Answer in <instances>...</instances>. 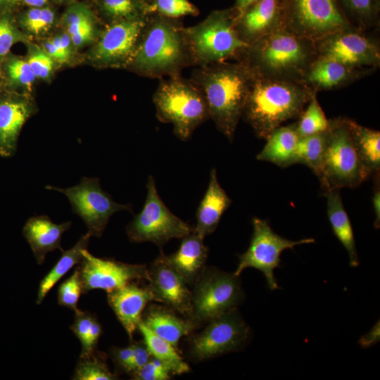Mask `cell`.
I'll list each match as a JSON object with an SVG mask.
<instances>
[{
  "label": "cell",
  "mask_w": 380,
  "mask_h": 380,
  "mask_svg": "<svg viewBox=\"0 0 380 380\" xmlns=\"http://www.w3.org/2000/svg\"><path fill=\"white\" fill-rule=\"evenodd\" d=\"M48 0H18V2L31 8L44 7Z\"/></svg>",
  "instance_id": "53"
},
{
  "label": "cell",
  "mask_w": 380,
  "mask_h": 380,
  "mask_svg": "<svg viewBox=\"0 0 380 380\" xmlns=\"http://www.w3.org/2000/svg\"><path fill=\"white\" fill-rule=\"evenodd\" d=\"M236 27L247 44L284 27L282 0L258 1L238 17Z\"/></svg>",
  "instance_id": "18"
},
{
  "label": "cell",
  "mask_w": 380,
  "mask_h": 380,
  "mask_svg": "<svg viewBox=\"0 0 380 380\" xmlns=\"http://www.w3.org/2000/svg\"><path fill=\"white\" fill-rule=\"evenodd\" d=\"M250 328L236 309L211 321L191 341V354L203 360L241 349L248 341Z\"/></svg>",
  "instance_id": "14"
},
{
  "label": "cell",
  "mask_w": 380,
  "mask_h": 380,
  "mask_svg": "<svg viewBox=\"0 0 380 380\" xmlns=\"http://www.w3.org/2000/svg\"><path fill=\"white\" fill-rule=\"evenodd\" d=\"M82 255L77 268L83 293L95 289L105 290L108 293L134 280L148 281V270L144 265L128 264L97 258L87 249L82 251Z\"/></svg>",
  "instance_id": "15"
},
{
  "label": "cell",
  "mask_w": 380,
  "mask_h": 380,
  "mask_svg": "<svg viewBox=\"0 0 380 380\" xmlns=\"http://www.w3.org/2000/svg\"><path fill=\"white\" fill-rule=\"evenodd\" d=\"M326 131L300 137L293 157V164L300 163L306 165L317 177L320 175L323 162Z\"/></svg>",
  "instance_id": "32"
},
{
  "label": "cell",
  "mask_w": 380,
  "mask_h": 380,
  "mask_svg": "<svg viewBox=\"0 0 380 380\" xmlns=\"http://www.w3.org/2000/svg\"><path fill=\"white\" fill-rule=\"evenodd\" d=\"M148 17L110 23L94 49V60L103 65H127Z\"/></svg>",
  "instance_id": "16"
},
{
  "label": "cell",
  "mask_w": 380,
  "mask_h": 380,
  "mask_svg": "<svg viewBox=\"0 0 380 380\" xmlns=\"http://www.w3.org/2000/svg\"><path fill=\"white\" fill-rule=\"evenodd\" d=\"M46 189L63 194L69 200L72 211L84 221L91 236L100 237L113 214L120 210L132 211L130 204L115 202L101 186L99 179L82 177L80 182L68 188L47 185Z\"/></svg>",
  "instance_id": "12"
},
{
  "label": "cell",
  "mask_w": 380,
  "mask_h": 380,
  "mask_svg": "<svg viewBox=\"0 0 380 380\" xmlns=\"http://www.w3.org/2000/svg\"><path fill=\"white\" fill-rule=\"evenodd\" d=\"M315 94L301 81L254 75L241 118L258 138L266 139L284 122L298 119Z\"/></svg>",
  "instance_id": "3"
},
{
  "label": "cell",
  "mask_w": 380,
  "mask_h": 380,
  "mask_svg": "<svg viewBox=\"0 0 380 380\" xmlns=\"http://www.w3.org/2000/svg\"><path fill=\"white\" fill-rule=\"evenodd\" d=\"M156 300L150 287L139 286L132 281L110 292L108 302L130 339L141 321L146 305Z\"/></svg>",
  "instance_id": "19"
},
{
  "label": "cell",
  "mask_w": 380,
  "mask_h": 380,
  "mask_svg": "<svg viewBox=\"0 0 380 380\" xmlns=\"http://www.w3.org/2000/svg\"><path fill=\"white\" fill-rule=\"evenodd\" d=\"M132 347V355L128 372L130 374H133L142 367L151 356L144 341L133 343Z\"/></svg>",
  "instance_id": "45"
},
{
  "label": "cell",
  "mask_w": 380,
  "mask_h": 380,
  "mask_svg": "<svg viewBox=\"0 0 380 380\" xmlns=\"http://www.w3.org/2000/svg\"><path fill=\"white\" fill-rule=\"evenodd\" d=\"M370 177L353 139L348 118L329 120L319 176L323 194L342 188H355Z\"/></svg>",
  "instance_id": "7"
},
{
  "label": "cell",
  "mask_w": 380,
  "mask_h": 380,
  "mask_svg": "<svg viewBox=\"0 0 380 380\" xmlns=\"http://www.w3.org/2000/svg\"><path fill=\"white\" fill-rule=\"evenodd\" d=\"M253 234L248 249L239 255L237 267L234 272L239 276L246 268L253 267L262 272L271 290L279 288L274 270L280 266L281 254L296 246L315 242L312 238L293 241L286 239L271 228L266 220L253 217Z\"/></svg>",
  "instance_id": "11"
},
{
  "label": "cell",
  "mask_w": 380,
  "mask_h": 380,
  "mask_svg": "<svg viewBox=\"0 0 380 380\" xmlns=\"http://www.w3.org/2000/svg\"><path fill=\"white\" fill-rule=\"evenodd\" d=\"M82 293L80 272L77 267L73 273L63 281L58 289V304L74 312L78 309L77 303Z\"/></svg>",
  "instance_id": "37"
},
{
  "label": "cell",
  "mask_w": 380,
  "mask_h": 380,
  "mask_svg": "<svg viewBox=\"0 0 380 380\" xmlns=\"http://www.w3.org/2000/svg\"><path fill=\"white\" fill-rule=\"evenodd\" d=\"M153 13L167 18L178 19L186 15H197L198 9L189 0H152Z\"/></svg>",
  "instance_id": "36"
},
{
  "label": "cell",
  "mask_w": 380,
  "mask_h": 380,
  "mask_svg": "<svg viewBox=\"0 0 380 380\" xmlns=\"http://www.w3.org/2000/svg\"><path fill=\"white\" fill-rule=\"evenodd\" d=\"M36 78H47L53 68V59L44 51H36L27 59Z\"/></svg>",
  "instance_id": "42"
},
{
  "label": "cell",
  "mask_w": 380,
  "mask_h": 380,
  "mask_svg": "<svg viewBox=\"0 0 380 380\" xmlns=\"http://www.w3.org/2000/svg\"><path fill=\"white\" fill-rule=\"evenodd\" d=\"M94 35V20H89L80 27L70 36L72 45L75 47H80L91 41Z\"/></svg>",
  "instance_id": "47"
},
{
  "label": "cell",
  "mask_w": 380,
  "mask_h": 380,
  "mask_svg": "<svg viewBox=\"0 0 380 380\" xmlns=\"http://www.w3.org/2000/svg\"><path fill=\"white\" fill-rule=\"evenodd\" d=\"M185 27L178 19L151 14L127 65L149 78L181 75L194 65Z\"/></svg>",
  "instance_id": "2"
},
{
  "label": "cell",
  "mask_w": 380,
  "mask_h": 380,
  "mask_svg": "<svg viewBox=\"0 0 380 380\" xmlns=\"http://www.w3.org/2000/svg\"><path fill=\"white\" fill-rule=\"evenodd\" d=\"M138 329L143 336L144 342L151 356L165 364L171 370L172 374H181L189 371V365L179 355L177 348L155 334L142 321L139 323Z\"/></svg>",
  "instance_id": "30"
},
{
  "label": "cell",
  "mask_w": 380,
  "mask_h": 380,
  "mask_svg": "<svg viewBox=\"0 0 380 380\" xmlns=\"http://www.w3.org/2000/svg\"><path fill=\"white\" fill-rule=\"evenodd\" d=\"M379 341V323L372 328L367 334H365L360 339V344L364 347H368Z\"/></svg>",
  "instance_id": "50"
},
{
  "label": "cell",
  "mask_w": 380,
  "mask_h": 380,
  "mask_svg": "<svg viewBox=\"0 0 380 380\" xmlns=\"http://www.w3.org/2000/svg\"><path fill=\"white\" fill-rule=\"evenodd\" d=\"M323 194L327 198V216L333 232L348 252L350 266L356 267L359 265V258L354 232L340 190H331Z\"/></svg>",
  "instance_id": "25"
},
{
  "label": "cell",
  "mask_w": 380,
  "mask_h": 380,
  "mask_svg": "<svg viewBox=\"0 0 380 380\" xmlns=\"http://www.w3.org/2000/svg\"><path fill=\"white\" fill-rule=\"evenodd\" d=\"M327 119L321 107L317 94H315L295 122L299 137H303L326 131L329 127Z\"/></svg>",
  "instance_id": "34"
},
{
  "label": "cell",
  "mask_w": 380,
  "mask_h": 380,
  "mask_svg": "<svg viewBox=\"0 0 380 380\" xmlns=\"http://www.w3.org/2000/svg\"><path fill=\"white\" fill-rule=\"evenodd\" d=\"M55 20L54 12L49 7L31 8L23 18V25L34 34L47 31Z\"/></svg>",
  "instance_id": "38"
},
{
  "label": "cell",
  "mask_w": 380,
  "mask_h": 380,
  "mask_svg": "<svg viewBox=\"0 0 380 380\" xmlns=\"http://www.w3.org/2000/svg\"><path fill=\"white\" fill-rule=\"evenodd\" d=\"M8 72L13 82L29 89L36 79L27 61L24 60L17 59L11 61L8 67Z\"/></svg>",
  "instance_id": "41"
},
{
  "label": "cell",
  "mask_w": 380,
  "mask_h": 380,
  "mask_svg": "<svg viewBox=\"0 0 380 380\" xmlns=\"http://www.w3.org/2000/svg\"><path fill=\"white\" fill-rule=\"evenodd\" d=\"M44 51L52 58L58 62H66V59L54 45L51 40L46 42L44 44Z\"/></svg>",
  "instance_id": "51"
},
{
  "label": "cell",
  "mask_w": 380,
  "mask_h": 380,
  "mask_svg": "<svg viewBox=\"0 0 380 380\" xmlns=\"http://www.w3.org/2000/svg\"><path fill=\"white\" fill-rule=\"evenodd\" d=\"M374 70L352 68L331 59L317 57L306 71L303 82L316 92L337 89L356 82Z\"/></svg>",
  "instance_id": "20"
},
{
  "label": "cell",
  "mask_w": 380,
  "mask_h": 380,
  "mask_svg": "<svg viewBox=\"0 0 380 380\" xmlns=\"http://www.w3.org/2000/svg\"><path fill=\"white\" fill-rule=\"evenodd\" d=\"M153 101L158 120L172 124L174 134L182 141L188 140L210 118L203 94L181 75L160 79Z\"/></svg>",
  "instance_id": "6"
},
{
  "label": "cell",
  "mask_w": 380,
  "mask_h": 380,
  "mask_svg": "<svg viewBox=\"0 0 380 380\" xmlns=\"http://www.w3.org/2000/svg\"><path fill=\"white\" fill-rule=\"evenodd\" d=\"M208 257V248L203 238L193 231L182 238L178 250L165 258L167 262L184 278L185 281H195L202 272Z\"/></svg>",
  "instance_id": "24"
},
{
  "label": "cell",
  "mask_w": 380,
  "mask_h": 380,
  "mask_svg": "<svg viewBox=\"0 0 380 380\" xmlns=\"http://www.w3.org/2000/svg\"><path fill=\"white\" fill-rule=\"evenodd\" d=\"M150 289L156 300L191 318V293L179 273L166 260L165 254L154 260L148 270Z\"/></svg>",
  "instance_id": "17"
},
{
  "label": "cell",
  "mask_w": 380,
  "mask_h": 380,
  "mask_svg": "<svg viewBox=\"0 0 380 380\" xmlns=\"http://www.w3.org/2000/svg\"><path fill=\"white\" fill-rule=\"evenodd\" d=\"M237 18L232 7L215 10L198 24L185 27L194 65L239 59L248 44L238 33Z\"/></svg>",
  "instance_id": "5"
},
{
  "label": "cell",
  "mask_w": 380,
  "mask_h": 380,
  "mask_svg": "<svg viewBox=\"0 0 380 380\" xmlns=\"http://www.w3.org/2000/svg\"><path fill=\"white\" fill-rule=\"evenodd\" d=\"M91 236L90 234L87 232L80 236L72 247L61 251V258L40 281L36 300L37 305L43 302L51 289L73 266L81 262L83 257L82 251L87 249Z\"/></svg>",
  "instance_id": "28"
},
{
  "label": "cell",
  "mask_w": 380,
  "mask_h": 380,
  "mask_svg": "<svg viewBox=\"0 0 380 380\" xmlns=\"http://www.w3.org/2000/svg\"><path fill=\"white\" fill-rule=\"evenodd\" d=\"M374 187L372 196V205L375 215L374 227L376 229L380 226V184H379V173L374 175Z\"/></svg>",
  "instance_id": "49"
},
{
  "label": "cell",
  "mask_w": 380,
  "mask_h": 380,
  "mask_svg": "<svg viewBox=\"0 0 380 380\" xmlns=\"http://www.w3.org/2000/svg\"><path fill=\"white\" fill-rule=\"evenodd\" d=\"M284 27L316 42L336 31L354 26L336 0H282Z\"/></svg>",
  "instance_id": "8"
},
{
  "label": "cell",
  "mask_w": 380,
  "mask_h": 380,
  "mask_svg": "<svg viewBox=\"0 0 380 380\" xmlns=\"http://www.w3.org/2000/svg\"><path fill=\"white\" fill-rule=\"evenodd\" d=\"M132 355V344L127 347L115 348L112 350V356L115 365L126 372H129Z\"/></svg>",
  "instance_id": "48"
},
{
  "label": "cell",
  "mask_w": 380,
  "mask_h": 380,
  "mask_svg": "<svg viewBox=\"0 0 380 380\" xmlns=\"http://www.w3.org/2000/svg\"><path fill=\"white\" fill-rule=\"evenodd\" d=\"M33 110L23 100L0 101V156L9 157L14 153L21 129Z\"/></svg>",
  "instance_id": "23"
},
{
  "label": "cell",
  "mask_w": 380,
  "mask_h": 380,
  "mask_svg": "<svg viewBox=\"0 0 380 380\" xmlns=\"http://www.w3.org/2000/svg\"><path fill=\"white\" fill-rule=\"evenodd\" d=\"M191 293V319L210 322L235 310L243 298L239 276L217 269L202 271Z\"/></svg>",
  "instance_id": "10"
},
{
  "label": "cell",
  "mask_w": 380,
  "mask_h": 380,
  "mask_svg": "<svg viewBox=\"0 0 380 380\" xmlns=\"http://www.w3.org/2000/svg\"><path fill=\"white\" fill-rule=\"evenodd\" d=\"M72 222H53L47 215L30 217L23 228V234L29 243L38 265H42L46 255L56 249L63 251L61 245L64 232L69 230Z\"/></svg>",
  "instance_id": "21"
},
{
  "label": "cell",
  "mask_w": 380,
  "mask_h": 380,
  "mask_svg": "<svg viewBox=\"0 0 380 380\" xmlns=\"http://www.w3.org/2000/svg\"><path fill=\"white\" fill-rule=\"evenodd\" d=\"M171 374L165 364L151 356L148 362L132 375L133 379L138 380H166L170 379Z\"/></svg>",
  "instance_id": "40"
},
{
  "label": "cell",
  "mask_w": 380,
  "mask_h": 380,
  "mask_svg": "<svg viewBox=\"0 0 380 380\" xmlns=\"http://www.w3.org/2000/svg\"><path fill=\"white\" fill-rule=\"evenodd\" d=\"M258 1L259 0H235L232 8L234 10L239 17L248 7Z\"/></svg>",
  "instance_id": "52"
},
{
  "label": "cell",
  "mask_w": 380,
  "mask_h": 380,
  "mask_svg": "<svg viewBox=\"0 0 380 380\" xmlns=\"http://www.w3.org/2000/svg\"><path fill=\"white\" fill-rule=\"evenodd\" d=\"M95 317L88 311L80 309L75 311L74 322L70 328L81 344L84 343Z\"/></svg>",
  "instance_id": "43"
},
{
  "label": "cell",
  "mask_w": 380,
  "mask_h": 380,
  "mask_svg": "<svg viewBox=\"0 0 380 380\" xmlns=\"http://www.w3.org/2000/svg\"><path fill=\"white\" fill-rule=\"evenodd\" d=\"M101 7L112 22L147 18L153 14L151 5L144 0H101Z\"/></svg>",
  "instance_id": "33"
},
{
  "label": "cell",
  "mask_w": 380,
  "mask_h": 380,
  "mask_svg": "<svg viewBox=\"0 0 380 380\" xmlns=\"http://www.w3.org/2000/svg\"><path fill=\"white\" fill-rule=\"evenodd\" d=\"M91 20H94V18L91 11L86 6L80 4L70 6L62 18L63 25L70 35Z\"/></svg>",
  "instance_id": "39"
},
{
  "label": "cell",
  "mask_w": 380,
  "mask_h": 380,
  "mask_svg": "<svg viewBox=\"0 0 380 380\" xmlns=\"http://www.w3.org/2000/svg\"><path fill=\"white\" fill-rule=\"evenodd\" d=\"M146 189L142 210L126 228L130 241H150L162 246L172 239H182L192 232L193 229L174 215L161 200L152 175L148 178Z\"/></svg>",
  "instance_id": "9"
},
{
  "label": "cell",
  "mask_w": 380,
  "mask_h": 380,
  "mask_svg": "<svg viewBox=\"0 0 380 380\" xmlns=\"http://www.w3.org/2000/svg\"><path fill=\"white\" fill-rule=\"evenodd\" d=\"M141 321L155 334L175 348L181 338L189 334L197 325V322L191 319H182L172 312L158 307L148 309Z\"/></svg>",
  "instance_id": "27"
},
{
  "label": "cell",
  "mask_w": 380,
  "mask_h": 380,
  "mask_svg": "<svg viewBox=\"0 0 380 380\" xmlns=\"http://www.w3.org/2000/svg\"><path fill=\"white\" fill-rule=\"evenodd\" d=\"M144 1L148 3V4H150L152 0H144Z\"/></svg>",
  "instance_id": "55"
},
{
  "label": "cell",
  "mask_w": 380,
  "mask_h": 380,
  "mask_svg": "<svg viewBox=\"0 0 380 380\" xmlns=\"http://www.w3.org/2000/svg\"><path fill=\"white\" fill-rule=\"evenodd\" d=\"M18 39V34L7 18L0 20V56L6 55Z\"/></svg>",
  "instance_id": "44"
},
{
  "label": "cell",
  "mask_w": 380,
  "mask_h": 380,
  "mask_svg": "<svg viewBox=\"0 0 380 380\" xmlns=\"http://www.w3.org/2000/svg\"><path fill=\"white\" fill-rule=\"evenodd\" d=\"M101 334V325L95 317L84 343L81 344L82 351L80 357H87L96 350Z\"/></svg>",
  "instance_id": "46"
},
{
  "label": "cell",
  "mask_w": 380,
  "mask_h": 380,
  "mask_svg": "<svg viewBox=\"0 0 380 380\" xmlns=\"http://www.w3.org/2000/svg\"><path fill=\"white\" fill-rule=\"evenodd\" d=\"M189 79L203 94L209 117L217 130L232 142L254 79L253 72L240 61H224L198 67Z\"/></svg>",
  "instance_id": "1"
},
{
  "label": "cell",
  "mask_w": 380,
  "mask_h": 380,
  "mask_svg": "<svg viewBox=\"0 0 380 380\" xmlns=\"http://www.w3.org/2000/svg\"><path fill=\"white\" fill-rule=\"evenodd\" d=\"M350 131L361 160L370 177L379 173L380 132L348 118Z\"/></svg>",
  "instance_id": "29"
},
{
  "label": "cell",
  "mask_w": 380,
  "mask_h": 380,
  "mask_svg": "<svg viewBox=\"0 0 380 380\" xmlns=\"http://www.w3.org/2000/svg\"><path fill=\"white\" fill-rule=\"evenodd\" d=\"M300 137L295 122L281 125L267 137L266 144L257 155L258 160L272 163L281 168L293 165V157Z\"/></svg>",
  "instance_id": "26"
},
{
  "label": "cell",
  "mask_w": 380,
  "mask_h": 380,
  "mask_svg": "<svg viewBox=\"0 0 380 380\" xmlns=\"http://www.w3.org/2000/svg\"><path fill=\"white\" fill-rule=\"evenodd\" d=\"M317 57L314 42L283 27L248 44L236 61L255 75L303 82Z\"/></svg>",
  "instance_id": "4"
},
{
  "label": "cell",
  "mask_w": 380,
  "mask_h": 380,
  "mask_svg": "<svg viewBox=\"0 0 380 380\" xmlns=\"http://www.w3.org/2000/svg\"><path fill=\"white\" fill-rule=\"evenodd\" d=\"M7 0H0V6L4 4Z\"/></svg>",
  "instance_id": "54"
},
{
  "label": "cell",
  "mask_w": 380,
  "mask_h": 380,
  "mask_svg": "<svg viewBox=\"0 0 380 380\" xmlns=\"http://www.w3.org/2000/svg\"><path fill=\"white\" fill-rule=\"evenodd\" d=\"M232 202L218 182L216 169L213 168L207 190L196 211V223L193 232L203 239L212 234Z\"/></svg>",
  "instance_id": "22"
},
{
  "label": "cell",
  "mask_w": 380,
  "mask_h": 380,
  "mask_svg": "<svg viewBox=\"0 0 380 380\" xmlns=\"http://www.w3.org/2000/svg\"><path fill=\"white\" fill-rule=\"evenodd\" d=\"M317 56L355 68L377 69L379 42L356 27L341 30L314 42Z\"/></svg>",
  "instance_id": "13"
},
{
  "label": "cell",
  "mask_w": 380,
  "mask_h": 380,
  "mask_svg": "<svg viewBox=\"0 0 380 380\" xmlns=\"http://www.w3.org/2000/svg\"><path fill=\"white\" fill-rule=\"evenodd\" d=\"M113 374L95 350L89 356L80 357L72 379L75 380H113Z\"/></svg>",
  "instance_id": "35"
},
{
  "label": "cell",
  "mask_w": 380,
  "mask_h": 380,
  "mask_svg": "<svg viewBox=\"0 0 380 380\" xmlns=\"http://www.w3.org/2000/svg\"><path fill=\"white\" fill-rule=\"evenodd\" d=\"M348 20L366 31L379 23L380 0H336Z\"/></svg>",
  "instance_id": "31"
}]
</instances>
